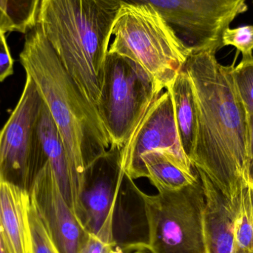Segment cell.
Listing matches in <instances>:
<instances>
[{
  "label": "cell",
  "mask_w": 253,
  "mask_h": 253,
  "mask_svg": "<svg viewBox=\"0 0 253 253\" xmlns=\"http://www.w3.org/2000/svg\"><path fill=\"white\" fill-rule=\"evenodd\" d=\"M0 253H7L5 249H4V245H3L2 242H1V237H0Z\"/></svg>",
  "instance_id": "25"
},
{
  "label": "cell",
  "mask_w": 253,
  "mask_h": 253,
  "mask_svg": "<svg viewBox=\"0 0 253 253\" xmlns=\"http://www.w3.org/2000/svg\"><path fill=\"white\" fill-rule=\"evenodd\" d=\"M13 60L6 42L4 33L0 34V82H3L13 72Z\"/></svg>",
  "instance_id": "21"
},
{
  "label": "cell",
  "mask_w": 253,
  "mask_h": 253,
  "mask_svg": "<svg viewBox=\"0 0 253 253\" xmlns=\"http://www.w3.org/2000/svg\"></svg>",
  "instance_id": "27"
},
{
  "label": "cell",
  "mask_w": 253,
  "mask_h": 253,
  "mask_svg": "<svg viewBox=\"0 0 253 253\" xmlns=\"http://www.w3.org/2000/svg\"><path fill=\"white\" fill-rule=\"evenodd\" d=\"M233 233L239 253H253V188L247 186L236 199Z\"/></svg>",
  "instance_id": "17"
},
{
  "label": "cell",
  "mask_w": 253,
  "mask_h": 253,
  "mask_svg": "<svg viewBox=\"0 0 253 253\" xmlns=\"http://www.w3.org/2000/svg\"><path fill=\"white\" fill-rule=\"evenodd\" d=\"M141 198L147 226L145 251L150 253H208L205 198L200 178L172 191L148 195L129 180Z\"/></svg>",
  "instance_id": "5"
},
{
  "label": "cell",
  "mask_w": 253,
  "mask_h": 253,
  "mask_svg": "<svg viewBox=\"0 0 253 253\" xmlns=\"http://www.w3.org/2000/svg\"><path fill=\"white\" fill-rule=\"evenodd\" d=\"M30 199L58 253H79L89 233L64 199L50 163L39 172Z\"/></svg>",
  "instance_id": "10"
},
{
  "label": "cell",
  "mask_w": 253,
  "mask_h": 253,
  "mask_svg": "<svg viewBox=\"0 0 253 253\" xmlns=\"http://www.w3.org/2000/svg\"><path fill=\"white\" fill-rule=\"evenodd\" d=\"M38 134L43 153L54 172L61 193L73 210L69 168L65 147L44 102L39 121Z\"/></svg>",
  "instance_id": "14"
},
{
  "label": "cell",
  "mask_w": 253,
  "mask_h": 253,
  "mask_svg": "<svg viewBox=\"0 0 253 253\" xmlns=\"http://www.w3.org/2000/svg\"><path fill=\"white\" fill-rule=\"evenodd\" d=\"M113 246L116 245L105 243L96 236L89 234L79 253H106Z\"/></svg>",
  "instance_id": "22"
},
{
  "label": "cell",
  "mask_w": 253,
  "mask_h": 253,
  "mask_svg": "<svg viewBox=\"0 0 253 253\" xmlns=\"http://www.w3.org/2000/svg\"><path fill=\"white\" fill-rule=\"evenodd\" d=\"M21 63L37 84L62 137L68 159L73 211L81 223V196L89 171L112 150L98 112L80 91L40 27L26 33Z\"/></svg>",
  "instance_id": "2"
},
{
  "label": "cell",
  "mask_w": 253,
  "mask_h": 253,
  "mask_svg": "<svg viewBox=\"0 0 253 253\" xmlns=\"http://www.w3.org/2000/svg\"><path fill=\"white\" fill-rule=\"evenodd\" d=\"M156 9L190 51L222 48V35L246 13L248 0H122Z\"/></svg>",
  "instance_id": "8"
},
{
  "label": "cell",
  "mask_w": 253,
  "mask_h": 253,
  "mask_svg": "<svg viewBox=\"0 0 253 253\" xmlns=\"http://www.w3.org/2000/svg\"><path fill=\"white\" fill-rule=\"evenodd\" d=\"M205 198V232L208 253H239L233 233L236 199L226 196L199 169Z\"/></svg>",
  "instance_id": "11"
},
{
  "label": "cell",
  "mask_w": 253,
  "mask_h": 253,
  "mask_svg": "<svg viewBox=\"0 0 253 253\" xmlns=\"http://www.w3.org/2000/svg\"><path fill=\"white\" fill-rule=\"evenodd\" d=\"M108 53L129 59L148 75L157 93L168 88L191 51L152 6L122 1Z\"/></svg>",
  "instance_id": "4"
},
{
  "label": "cell",
  "mask_w": 253,
  "mask_h": 253,
  "mask_svg": "<svg viewBox=\"0 0 253 253\" xmlns=\"http://www.w3.org/2000/svg\"><path fill=\"white\" fill-rule=\"evenodd\" d=\"M28 192L0 181V237L7 253H30Z\"/></svg>",
  "instance_id": "12"
},
{
  "label": "cell",
  "mask_w": 253,
  "mask_h": 253,
  "mask_svg": "<svg viewBox=\"0 0 253 253\" xmlns=\"http://www.w3.org/2000/svg\"><path fill=\"white\" fill-rule=\"evenodd\" d=\"M133 253H145L144 251H136Z\"/></svg>",
  "instance_id": "26"
},
{
  "label": "cell",
  "mask_w": 253,
  "mask_h": 253,
  "mask_svg": "<svg viewBox=\"0 0 253 253\" xmlns=\"http://www.w3.org/2000/svg\"><path fill=\"white\" fill-rule=\"evenodd\" d=\"M106 253H126V251H123L121 248L118 246H113L107 251Z\"/></svg>",
  "instance_id": "24"
},
{
  "label": "cell",
  "mask_w": 253,
  "mask_h": 253,
  "mask_svg": "<svg viewBox=\"0 0 253 253\" xmlns=\"http://www.w3.org/2000/svg\"><path fill=\"white\" fill-rule=\"evenodd\" d=\"M122 0H41L37 24L84 97L97 108Z\"/></svg>",
  "instance_id": "3"
},
{
  "label": "cell",
  "mask_w": 253,
  "mask_h": 253,
  "mask_svg": "<svg viewBox=\"0 0 253 253\" xmlns=\"http://www.w3.org/2000/svg\"><path fill=\"white\" fill-rule=\"evenodd\" d=\"M166 90H169L172 97L181 146L191 162L197 135V111L191 80L184 68Z\"/></svg>",
  "instance_id": "13"
},
{
  "label": "cell",
  "mask_w": 253,
  "mask_h": 253,
  "mask_svg": "<svg viewBox=\"0 0 253 253\" xmlns=\"http://www.w3.org/2000/svg\"><path fill=\"white\" fill-rule=\"evenodd\" d=\"M162 93L156 92L141 67L108 53L97 110L111 136L112 150H120L124 146L146 107Z\"/></svg>",
  "instance_id": "7"
},
{
  "label": "cell",
  "mask_w": 253,
  "mask_h": 253,
  "mask_svg": "<svg viewBox=\"0 0 253 253\" xmlns=\"http://www.w3.org/2000/svg\"><path fill=\"white\" fill-rule=\"evenodd\" d=\"M233 78L238 94L248 117L253 115V56L242 58L233 68Z\"/></svg>",
  "instance_id": "18"
},
{
  "label": "cell",
  "mask_w": 253,
  "mask_h": 253,
  "mask_svg": "<svg viewBox=\"0 0 253 253\" xmlns=\"http://www.w3.org/2000/svg\"><path fill=\"white\" fill-rule=\"evenodd\" d=\"M43 104L37 84L26 75L20 99L0 130V181L28 193L47 162L38 134Z\"/></svg>",
  "instance_id": "6"
},
{
  "label": "cell",
  "mask_w": 253,
  "mask_h": 253,
  "mask_svg": "<svg viewBox=\"0 0 253 253\" xmlns=\"http://www.w3.org/2000/svg\"><path fill=\"white\" fill-rule=\"evenodd\" d=\"M151 151L168 153L189 173L196 172L181 146L168 90L156 96L146 107L120 149L119 164L128 180L147 177L141 158Z\"/></svg>",
  "instance_id": "9"
},
{
  "label": "cell",
  "mask_w": 253,
  "mask_h": 253,
  "mask_svg": "<svg viewBox=\"0 0 253 253\" xmlns=\"http://www.w3.org/2000/svg\"><path fill=\"white\" fill-rule=\"evenodd\" d=\"M41 0H0V34H26L37 24Z\"/></svg>",
  "instance_id": "16"
},
{
  "label": "cell",
  "mask_w": 253,
  "mask_h": 253,
  "mask_svg": "<svg viewBox=\"0 0 253 253\" xmlns=\"http://www.w3.org/2000/svg\"><path fill=\"white\" fill-rule=\"evenodd\" d=\"M141 159L147 172L146 178L158 192L180 190L199 179L197 171L189 173L173 157L164 152H147Z\"/></svg>",
  "instance_id": "15"
},
{
  "label": "cell",
  "mask_w": 253,
  "mask_h": 253,
  "mask_svg": "<svg viewBox=\"0 0 253 253\" xmlns=\"http://www.w3.org/2000/svg\"><path fill=\"white\" fill-rule=\"evenodd\" d=\"M212 50L190 53L184 68L193 85L197 135L191 162L226 196L235 199L248 185V117L238 94L232 65Z\"/></svg>",
  "instance_id": "1"
},
{
  "label": "cell",
  "mask_w": 253,
  "mask_h": 253,
  "mask_svg": "<svg viewBox=\"0 0 253 253\" xmlns=\"http://www.w3.org/2000/svg\"><path fill=\"white\" fill-rule=\"evenodd\" d=\"M248 185L253 188V115L248 117V149L247 161Z\"/></svg>",
  "instance_id": "23"
},
{
  "label": "cell",
  "mask_w": 253,
  "mask_h": 253,
  "mask_svg": "<svg viewBox=\"0 0 253 253\" xmlns=\"http://www.w3.org/2000/svg\"><path fill=\"white\" fill-rule=\"evenodd\" d=\"M30 230V253H58L30 202L28 210Z\"/></svg>",
  "instance_id": "19"
},
{
  "label": "cell",
  "mask_w": 253,
  "mask_h": 253,
  "mask_svg": "<svg viewBox=\"0 0 253 253\" xmlns=\"http://www.w3.org/2000/svg\"><path fill=\"white\" fill-rule=\"evenodd\" d=\"M222 46H233L242 53V58L253 56V25L228 28L222 35Z\"/></svg>",
  "instance_id": "20"
}]
</instances>
